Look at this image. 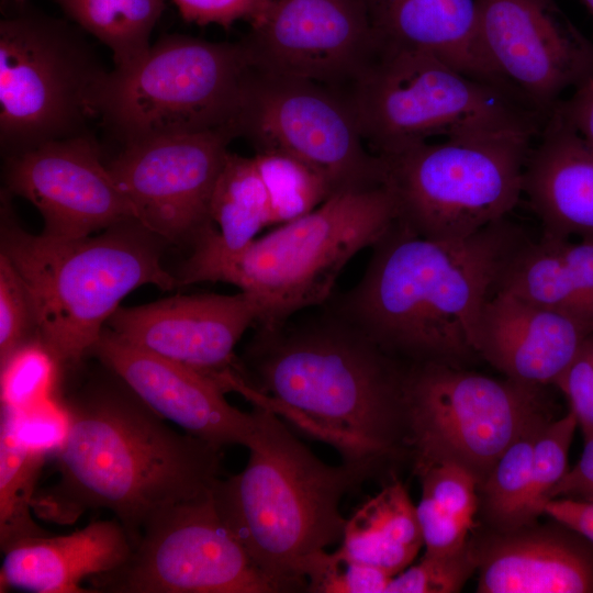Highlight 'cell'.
<instances>
[{"label": "cell", "instance_id": "cell-1", "mask_svg": "<svg viewBox=\"0 0 593 593\" xmlns=\"http://www.w3.org/2000/svg\"><path fill=\"white\" fill-rule=\"evenodd\" d=\"M237 393L374 475L407 443L406 363L329 312L257 326Z\"/></svg>", "mask_w": 593, "mask_h": 593}, {"label": "cell", "instance_id": "cell-2", "mask_svg": "<svg viewBox=\"0 0 593 593\" xmlns=\"http://www.w3.org/2000/svg\"><path fill=\"white\" fill-rule=\"evenodd\" d=\"M61 404L59 478L32 501L42 519L71 525L88 510H108L135 546L155 514L210 493L220 479L222 448L171 428L118 376Z\"/></svg>", "mask_w": 593, "mask_h": 593}, {"label": "cell", "instance_id": "cell-3", "mask_svg": "<svg viewBox=\"0 0 593 593\" xmlns=\"http://www.w3.org/2000/svg\"><path fill=\"white\" fill-rule=\"evenodd\" d=\"M527 238L507 217L452 240L395 221L372 246L360 281L328 311L403 363L463 368L479 358L477 325L497 276Z\"/></svg>", "mask_w": 593, "mask_h": 593}, {"label": "cell", "instance_id": "cell-4", "mask_svg": "<svg viewBox=\"0 0 593 593\" xmlns=\"http://www.w3.org/2000/svg\"><path fill=\"white\" fill-rule=\"evenodd\" d=\"M256 428L246 467L219 479L216 511L280 592L306 590L305 567L343 538V497L368 477L331 466L295 438L278 415L254 405Z\"/></svg>", "mask_w": 593, "mask_h": 593}, {"label": "cell", "instance_id": "cell-5", "mask_svg": "<svg viewBox=\"0 0 593 593\" xmlns=\"http://www.w3.org/2000/svg\"><path fill=\"white\" fill-rule=\"evenodd\" d=\"M9 195L1 197V254L26 283L37 339L60 367L74 368L91 353L130 292L178 286L161 265L165 242L136 219L79 238L35 235L13 219Z\"/></svg>", "mask_w": 593, "mask_h": 593}, {"label": "cell", "instance_id": "cell-6", "mask_svg": "<svg viewBox=\"0 0 593 593\" xmlns=\"http://www.w3.org/2000/svg\"><path fill=\"white\" fill-rule=\"evenodd\" d=\"M396 220L393 195L381 186L335 193L234 253L214 243L212 226L193 244L178 286L234 284L259 305L255 327L278 325L302 310L326 304L345 266L379 242Z\"/></svg>", "mask_w": 593, "mask_h": 593}, {"label": "cell", "instance_id": "cell-7", "mask_svg": "<svg viewBox=\"0 0 593 593\" xmlns=\"http://www.w3.org/2000/svg\"><path fill=\"white\" fill-rule=\"evenodd\" d=\"M342 92L366 145L381 157L433 136L502 127L540 132L546 121L519 100L429 53L379 41Z\"/></svg>", "mask_w": 593, "mask_h": 593}, {"label": "cell", "instance_id": "cell-8", "mask_svg": "<svg viewBox=\"0 0 593 593\" xmlns=\"http://www.w3.org/2000/svg\"><path fill=\"white\" fill-rule=\"evenodd\" d=\"M538 134L521 127L474 130L382 157L396 221L418 236L452 240L506 217L523 194Z\"/></svg>", "mask_w": 593, "mask_h": 593}, {"label": "cell", "instance_id": "cell-9", "mask_svg": "<svg viewBox=\"0 0 593 593\" xmlns=\"http://www.w3.org/2000/svg\"><path fill=\"white\" fill-rule=\"evenodd\" d=\"M253 69L242 40L165 35L132 68L108 72L98 116L123 145L217 130L236 135Z\"/></svg>", "mask_w": 593, "mask_h": 593}, {"label": "cell", "instance_id": "cell-10", "mask_svg": "<svg viewBox=\"0 0 593 593\" xmlns=\"http://www.w3.org/2000/svg\"><path fill=\"white\" fill-rule=\"evenodd\" d=\"M108 71L74 27L21 11L0 23V144L5 156L86 132Z\"/></svg>", "mask_w": 593, "mask_h": 593}, {"label": "cell", "instance_id": "cell-11", "mask_svg": "<svg viewBox=\"0 0 593 593\" xmlns=\"http://www.w3.org/2000/svg\"><path fill=\"white\" fill-rule=\"evenodd\" d=\"M403 400L415 470L454 463L478 488L519 435L547 416L541 387L443 363H406Z\"/></svg>", "mask_w": 593, "mask_h": 593}, {"label": "cell", "instance_id": "cell-12", "mask_svg": "<svg viewBox=\"0 0 593 593\" xmlns=\"http://www.w3.org/2000/svg\"><path fill=\"white\" fill-rule=\"evenodd\" d=\"M235 132L255 153L310 166L333 194L385 183V163L366 145L346 97L321 82L254 66Z\"/></svg>", "mask_w": 593, "mask_h": 593}, {"label": "cell", "instance_id": "cell-13", "mask_svg": "<svg viewBox=\"0 0 593 593\" xmlns=\"http://www.w3.org/2000/svg\"><path fill=\"white\" fill-rule=\"evenodd\" d=\"M87 583L110 593H280L224 524L212 491L155 514L125 562Z\"/></svg>", "mask_w": 593, "mask_h": 593}, {"label": "cell", "instance_id": "cell-14", "mask_svg": "<svg viewBox=\"0 0 593 593\" xmlns=\"http://www.w3.org/2000/svg\"><path fill=\"white\" fill-rule=\"evenodd\" d=\"M234 138L231 130L146 138L107 166L137 221L165 243L194 244L214 226L211 198Z\"/></svg>", "mask_w": 593, "mask_h": 593}, {"label": "cell", "instance_id": "cell-15", "mask_svg": "<svg viewBox=\"0 0 593 593\" xmlns=\"http://www.w3.org/2000/svg\"><path fill=\"white\" fill-rule=\"evenodd\" d=\"M479 35L505 82L545 120L593 79V43L555 0H478Z\"/></svg>", "mask_w": 593, "mask_h": 593}, {"label": "cell", "instance_id": "cell-16", "mask_svg": "<svg viewBox=\"0 0 593 593\" xmlns=\"http://www.w3.org/2000/svg\"><path fill=\"white\" fill-rule=\"evenodd\" d=\"M242 41L255 67L338 91L378 44L360 0H271Z\"/></svg>", "mask_w": 593, "mask_h": 593}, {"label": "cell", "instance_id": "cell-17", "mask_svg": "<svg viewBox=\"0 0 593 593\" xmlns=\"http://www.w3.org/2000/svg\"><path fill=\"white\" fill-rule=\"evenodd\" d=\"M4 181L38 210L49 236L85 237L135 219L88 133L8 156Z\"/></svg>", "mask_w": 593, "mask_h": 593}, {"label": "cell", "instance_id": "cell-18", "mask_svg": "<svg viewBox=\"0 0 593 593\" xmlns=\"http://www.w3.org/2000/svg\"><path fill=\"white\" fill-rule=\"evenodd\" d=\"M259 320L257 301L239 291L175 295L120 306L105 327L141 349L212 378L224 391L226 380L243 372L235 347Z\"/></svg>", "mask_w": 593, "mask_h": 593}, {"label": "cell", "instance_id": "cell-19", "mask_svg": "<svg viewBox=\"0 0 593 593\" xmlns=\"http://www.w3.org/2000/svg\"><path fill=\"white\" fill-rule=\"evenodd\" d=\"M90 354L149 409L186 433L220 448L248 446L256 428L255 411L247 413L231 405L212 378L141 349L108 327Z\"/></svg>", "mask_w": 593, "mask_h": 593}, {"label": "cell", "instance_id": "cell-20", "mask_svg": "<svg viewBox=\"0 0 593 593\" xmlns=\"http://www.w3.org/2000/svg\"><path fill=\"white\" fill-rule=\"evenodd\" d=\"M552 521L473 538L477 592L593 593V542Z\"/></svg>", "mask_w": 593, "mask_h": 593}, {"label": "cell", "instance_id": "cell-21", "mask_svg": "<svg viewBox=\"0 0 593 593\" xmlns=\"http://www.w3.org/2000/svg\"><path fill=\"white\" fill-rule=\"evenodd\" d=\"M591 332L567 315L497 291L481 310L475 351L505 378L544 388L555 383Z\"/></svg>", "mask_w": 593, "mask_h": 593}, {"label": "cell", "instance_id": "cell-22", "mask_svg": "<svg viewBox=\"0 0 593 593\" xmlns=\"http://www.w3.org/2000/svg\"><path fill=\"white\" fill-rule=\"evenodd\" d=\"M377 40L429 53L519 100L491 64L479 35L478 0H360Z\"/></svg>", "mask_w": 593, "mask_h": 593}, {"label": "cell", "instance_id": "cell-23", "mask_svg": "<svg viewBox=\"0 0 593 593\" xmlns=\"http://www.w3.org/2000/svg\"><path fill=\"white\" fill-rule=\"evenodd\" d=\"M523 193L541 223V236H593V150L556 112L532 145Z\"/></svg>", "mask_w": 593, "mask_h": 593}, {"label": "cell", "instance_id": "cell-24", "mask_svg": "<svg viewBox=\"0 0 593 593\" xmlns=\"http://www.w3.org/2000/svg\"><path fill=\"white\" fill-rule=\"evenodd\" d=\"M133 548L115 518L91 522L67 535L26 538L3 551L0 592L87 593L82 581L120 567Z\"/></svg>", "mask_w": 593, "mask_h": 593}, {"label": "cell", "instance_id": "cell-25", "mask_svg": "<svg viewBox=\"0 0 593 593\" xmlns=\"http://www.w3.org/2000/svg\"><path fill=\"white\" fill-rule=\"evenodd\" d=\"M593 329V236L579 242L529 237L507 258L494 284Z\"/></svg>", "mask_w": 593, "mask_h": 593}, {"label": "cell", "instance_id": "cell-26", "mask_svg": "<svg viewBox=\"0 0 593 593\" xmlns=\"http://www.w3.org/2000/svg\"><path fill=\"white\" fill-rule=\"evenodd\" d=\"M422 546L416 506L402 482L393 480L347 518L337 551L394 577L411 564Z\"/></svg>", "mask_w": 593, "mask_h": 593}, {"label": "cell", "instance_id": "cell-27", "mask_svg": "<svg viewBox=\"0 0 593 593\" xmlns=\"http://www.w3.org/2000/svg\"><path fill=\"white\" fill-rule=\"evenodd\" d=\"M422 484L416 505L425 553L445 555L471 540L479 508L478 482L466 469L449 462L415 470Z\"/></svg>", "mask_w": 593, "mask_h": 593}, {"label": "cell", "instance_id": "cell-28", "mask_svg": "<svg viewBox=\"0 0 593 593\" xmlns=\"http://www.w3.org/2000/svg\"><path fill=\"white\" fill-rule=\"evenodd\" d=\"M210 214L212 239L230 253L244 248L271 225L268 190L254 156L228 152L214 186Z\"/></svg>", "mask_w": 593, "mask_h": 593}, {"label": "cell", "instance_id": "cell-29", "mask_svg": "<svg viewBox=\"0 0 593 593\" xmlns=\"http://www.w3.org/2000/svg\"><path fill=\"white\" fill-rule=\"evenodd\" d=\"M82 30L108 46L114 69L126 70L149 52L150 34L165 0H57Z\"/></svg>", "mask_w": 593, "mask_h": 593}, {"label": "cell", "instance_id": "cell-30", "mask_svg": "<svg viewBox=\"0 0 593 593\" xmlns=\"http://www.w3.org/2000/svg\"><path fill=\"white\" fill-rule=\"evenodd\" d=\"M47 455L22 443L9 415L0 427V547L5 551L31 537L45 536L32 517V501Z\"/></svg>", "mask_w": 593, "mask_h": 593}, {"label": "cell", "instance_id": "cell-31", "mask_svg": "<svg viewBox=\"0 0 593 593\" xmlns=\"http://www.w3.org/2000/svg\"><path fill=\"white\" fill-rule=\"evenodd\" d=\"M530 424L503 452L478 488L479 508L492 530L506 532L533 523L528 516L533 451L536 437L548 421Z\"/></svg>", "mask_w": 593, "mask_h": 593}, {"label": "cell", "instance_id": "cell-32", "mask_svg": "<svg viewBox=\"0 0 593 593\" xmlns=\"http://www.w3.org/2000/svg\"><path fill=\"white\" fill-rule=\"evenodd\" d=\"M254 158L268 190L271 225L300 217L333 195L317 171L289 155L259 152Z\"/></svg>", "mask_w": 593, "mask_h": 593}, {"label": "cell", "instance_id": "cell-33", "mask_svg": "<svg viewBox=\"0 0 593 593\" xmlns=\"http://www.w3.org/2000/svg\"><path fill=\"white\" fill-rule=\"evenodd\" d=\"M0 366L1 406L23 412L53 396L60 366L37 338Z\"/></svg>", "mask_w": 593, "mask_h": 593}, {"label": "cell", "instance_id": "cell-34", "mask_svg": "<svg viewBox=\"0 0 593 593\" xmlns=\"http://www.w3.org/2000/svg\"><path fill=\"white\" fill-rule=\"evenodd\" d=\"M577 426L578 419L569 410L558 419L546 421L536 437L528 500L530 522L544 514L552 489L568 471V454Z\"/></svg>", "mask_w": 593, "mask_h": 593}, {"label": "cell", "instance_id": "cell-35", "mask_svg": "<svg viewBox=\"0 0 593 593\" xmlns=\"http://www.w3.org/2000/svg\"><path fill=\"white\" fill-rule=\"evenodd\" d=\"M473 540L452 553H424L418 563L394 575L384 593H456L477 572Z\"/></svg>", "mask_w": 593, "mask_h": 593}, {"label": "cell", "instance_id": "cell-36", "mask_svg": "<svg viewBox=\"0 0 593 593\" xmlns=\"http://www.w3.org/2000/svg\"><path fill=\"white\" fill-rule=\"evenodd\" d=\"M311 593H384L390 574L342 556L337 550L314 555L305 567Z\"/></svg>", "mask_w": 593, "mask_h": 593}, {"label": "cell", "instance_id": "cell-37", "mask_svg": "<svg viewBox=\"0 0 593 593\" xmlns=\"http://www.w3.org/2000/svg\"><path fill=\"white\" fill-rule=\"evenodd\" d=\"M37 338L31 292L11 261L0 254V365L18 348Z\"/></svg>", "mask_w": 593, "mask_h": 593}, {"label": "cell", "instance_id": "cell-38", "mask_svg": "<svg viewBox=\"0 0 593 593\" xmlns=\"http://www.w3.org/2000/svg\"><path fill=\"white\" fill-rule=\"evenodd\" d=\"M12 422L18 438L25 445L48 454H56L67 433V416L61 402L53 396L35 406L16 412L1 406Z\"/></svg>", "mask_w": 593, "mask_h": 593}, {"label": "cell", "instance_id": "cell-39", "mask_svg": "<svg viewBox=\"0 0 593 593\" xmlns=\"http://www.w3.org/2000/svg\"><path fill=\"white\" fill-rule=\"evenodd\" d=\"M553 384L567 398L583 435L593 433V332L584 337Z\"/></svg>", "mask_w": 593, "mask_h": 593}, {"label": "cell", "instance_id": "cell-40", "mask_svg": "<svg viewBox=\"0 0 593 593\" xmlns=\"http://www.w3.org/2000/svg\"><path fill=\"white\" fill-rule=\"evenodd\" d=\"M181 16L198 25L228 29L237 21L250 25L266 13L271 0H172Z\"/></svg>", "mask_w": 593, "mask_h": 593}, {"label": "cell", "instance_id": "cell-41", "mask_svg": "<svg viewBox=\"0 0 593 593\" xmlns=\"http://www.w3.org/2000/svg\"><path fill=\"white\" fill-rule=\"evenodd\" d=\"M567 499L593 504V433L584 435L579 461L552 489L550 500Z\"/></svg>", "mask_w": 593, "mask_h": 593}, {"label": "cell", "instance_id": "cell-42", "mask_svg": "<svg viewBox=\"0 0 593 593\" xmlns=\"http://www.w3.org/2000/svg\"><path fill=\"white\" fill-rule=\"evenodd\" d=\"M552 112L593 150V79L575 88Z\"/></svg>", "mask_w": 593, "mask_h": 593}, {"label": "cell", "instance_id": "cell-43", "mask_svg": "<svg viewBox=\"0 0 593 593\" xmlns=\"http://www.w3.org/2000/svg\"><path fill=\"white\" fill-rule=\"evenodd\" d=\"M544 514L573 528L593 542V504L555 499L547 502Z\"/></svg>", "mask_w": 593, "mask_h": 593}, {"label": "cell", "instance_id": "cell-44", "mask_svg": "<svg viewBox=\"0 0 593 593\" xmlns=\"http://www.w3.org/2000/svg\"><path fill=\"white\" fill-rule=\"evenodd\" d=\"M593 18V0H580Z\"/></svg>", "mask_w": 593, "mask_h": 593}, {"label": "cell", "instance_id": "cell-45", "mask_svg": "<svg viewBox=\"0 0 593 593\" xmlns=\"http://www.w3.org/2000/svg\"><path fill=\"white\" fill-rule=\"evenodd\" d=\"M11 1L20 5H22L25 2V0H11Z\"/></svg>", "mask_w": 593, "mask_h": 593}]
</instances>
